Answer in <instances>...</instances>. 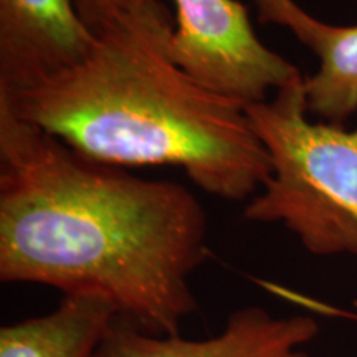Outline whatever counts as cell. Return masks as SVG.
Masks as SVG:
<instances>
[{
    "mask_svg": "<svg viewBox=\"0 0 357 357\" xmlns=\"http://www.w3.org/2000/svg\"><path fill=\"white\" fill-rule=\"evenodd\" d=\"M113 307L98 298L63 296L55 310L0 329V357H91Z\"/></svg>",
    "mask_w": 357,
    "mask_h": 357,
    "instance_id": "obj_7",
    "label": "cell"
},
{
    "mask_svg": "<svg viewBox=\"0 0 357 357\" xmlns=\"http://www.w3.org/2000/svg\"><path fill=\"white\" fill-rule=\"evenodd\" d=\"M263 287H265L266 289H270L271 293L278 294V296H281V298H288L289 301H294L296 305L306 307V310H310V311L324 312V314H329V316H342V318H349V319L357 321V311L339 310V307H334L331 305H326V303L314 301V300H311V298L303 296V294L294 293V291H291V289H287L283 287H276V284H273V283H268V284L265 283Z\"/></svg>",
    "mask_w": 357,
    "mask_h": 357,
    "instance_id": "obj_11",
    "label": "cell"
},
{
    "mask_svg": "<svg viewBox=\"0 0 357 357\" xmlns=\"http://www.w3.org/2000/svg\"><path fill=\"white\" fill-rule=\"evenodd\" d=\"M93 43L77 0H0V96L75 68Z\"/></svg>",
    "mask_w": 357,
    "mask_h": 357,
    "instance_id": "obj_5",
    "label": "cell"
},
{
    "mask_svg": "<svg viewBox=\"0 0 357 357\" xmlns=\"http://www.w3.org/2000/svg\"><path fill=\"white\" fill-rule=\"evenodd\" d=\"M174 25L162 2L129 0L82 63L0 105L98 162L181 167L213 197L250 200L270 181V155L245 105L172 60Z\"/></svg>",
    "mask_w": 357,
    "mask_h": 357,
    "instance_id": "obj_2",
    "label": "cell"
},
{
    "mask_svg": "<svg viewBox=\"0 0 357 357\" xmlns=\"http://www.w3.org/2000/svg\"><path fill=\"white\" fill-rule=\"evenodd\" d=\"M255 6L261 24L287 26L293 33L310 15L294 0H255Z\"/></svg>",
    "mask_w": 357,
    "mask_h": 357,
    "instance_id": "obj_9",
    "label": "cell"
},
{
    "mask_svg": "<svg viewBox=\"0 0 357 357\" xmlns=\"http://www.w3.org/2000/svg\"><path fill=\"white\" fill-rule=\"evenodd\" d=\"M293 35L319 60L316 73L305 77L307 113L344 124L357 113V25L324 24L310 15Z\"/></svg>",
    "mask_w": 357,
    "mask_h": 357,
    "instance_id": "obj_8",
    "label": "cell"
},
{
    "mask_svg": "<svg viewBox=\"0 0 357 357\" xmlns=\"http://www.w3.org/2000/svg\"><path fill=\"white\" fill-rule=\"evenodd\" d=\"M312 316H275L265 307L230 312L220 334L207 339L159 336L113 319L91 357H310L301 347L318 336Z\"/></svg>",
    "mask_w": 357,
    "mask_h": 357,
    "instance_id": "obj_6",
    "label": "cell"
},
{
    "mask_svg": "<svg viewBox=\"0 0 357 357\" xmlns=\"http://www.w3.org/2000/svg\"><path fill=\"white\" fill-rule=\"evenodd\" d=\"M77 3L84 24L96 33L128 7L129 0H77Z\"/></svg>",
    "mask_w": 357,
    "mask_h": 357,
    "instance_id": "obj_10",
    "label": "cell"
},
{
    "mask_svg": "<svg viewBox=\"0 0 357 357\" xmlns=\"http://www.w3.org/2000/svg\"><path fill=\"white\" fill-rule=\"evenodd\" d=\"M160 2V0H136ZM169 55L212 91L242 105L261 102L303 75L258 38L238 0H172Z\"/></svg>",
    "mask_w": 357,
    "mask_h": 357,
    "instance_id": "obj_4",
    "label": "cell"
},
{
    "mask_svg": "<svg viewBox=\"0 0 357 357\" xmlns=\"http://www.w3.org/2000/svg\"><path fill=\"white\" fill-rule=\"evenodd\" d=\"M245 111L271 177L243 218L283 225L311 255L357 258V129L310 121L305 77Z\"/></svg>",
    "mask_w": 357,
    "mask_h": 357,
    "instance_id": "obj_3",
    "label": "cell"
},
{
    "mask_svg": "<svg viewBox=\"0 0 357 357\" xmlns=\"http://www.w3.org/2000/svg\"><path fill=\"white\" fill-rule=\"evenodd\" d=\"M208 217L187 187L98 162L0 105V280L98 298L176 336L199 310L190 276Z\"/></svg>",
    "mask_w": 357,
    "mask_h": 357,
    "instance_id": "obj_1",
    "label": "cell"
}]
</instances>
